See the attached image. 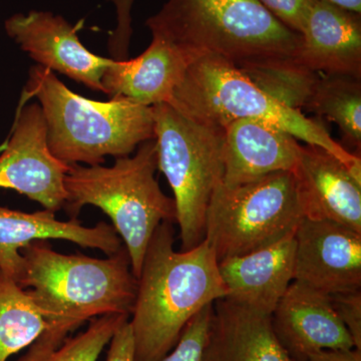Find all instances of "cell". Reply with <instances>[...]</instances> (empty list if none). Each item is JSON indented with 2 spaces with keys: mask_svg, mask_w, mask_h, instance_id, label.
<instances>
[{
  "mask_svg": "<svg viewBox=\"0 0 361 361\" xmlns=\"http://www.w3.org/2000/svg\"><path fill=\"white\" fill-rule=\"evenodd\" d=\"M37 99L44 113L52 155L68 166L101 165L106 156H129L155 139L153 108L127 97L97 102L75 94L44 66L30 68L20 108Z\"/></svg>",
  "mask_w": 361,
  "mask_h": 361,
  "instance_id": "277c9868",
  "label": "cell"
},
{
  "mask_svg": "<svg viewBox=\"0 0 361 361\" xmlns=\"http://www.w3.org/2000/svg\"><path fill=\"white\" fill-rule=\"evenodd\" d=\"M306 110L336 123L348 144L360 152L361 78L319 75Z\"/></svg>",
  "mask_w": 361,
  "mask_h": 361,
  "instance_id": "ffe728a7",
  "label": "cell"
},
{
  "mask_svg": "<svg viewBox=\"0 0 361 361\" xmlns=\"http://www.w3.org/2000/svg\"><path fill=\"white\" fill-rule=\"evenodd\" d=\"M295 240L294 281L327 295L360 290L361 233L304 218Z\"/></svg>",
  "mask_w": 361,
  "mask_h": 361,
  "instance_id": "8fae6325",
  "label": "cell"
},
{
  "mask_svg": "<svg viewBox=\"0 0 361 361\" xmlns=\"http://www.w3.org/2000/svg\"><path fill=\"white\" fill-rule=\"evenodd\" d=\"M70 167L49 148L39 104L18 109L11 137L0 154V188L14 190L56 213L66 205L65 180Z\"/></svg>",
  "mask_w": 361,
  "mask_h": 361,
  "instance_id": "9c48e42d",
  "label": "cell"
},
{
  "mask_svg": "<svg viewBox=\"0 0 361 361\" xmlns=\"http://www.w3.org/2000/svg\"><path fill=\"white\" fill-rule=\"evenodd\" d=\"M116 7V26L111 33L109 49L113 59L123 61L127 59L130 37H132V6L134 0H106Z\"/></svg>",
  "mask_w": 361,
  "mask_h": 361,
  "instance_id": "4316f807",
  "label": "cell"
},
{
  "mask_svg": "<svg viewBox=\"0 0 361 361\" xmlns=\"http://www.w3.org/2000/svg\"><path fill=\"white\" fill-rule=\"evenodd\" d=\"M129 317L128 314H109L94 318L84 332L68 337L58 346L37 338L18 361H97L116 330Z\"/></svg>",
  "mask_w": 361,
  "mask_h": 361,
  "instance_id": "7402d4cb",
  "label": "cell"
},
{
  "mask_svg": "<svg viewBox=\"0 0 361 361\" xmlns=\"http://www.w3.org/2000/svg\"><path fill=\"white\" fill-rule=\"evenodd\" d=\"M295 232L264 248L220 261L226 298L261 314L272 315L294 281Z\"/></svg>",
  "mask_w": 361,
  "mask_h": 361,
  "instance_id": "9a60e30c",
  "label": "cell"
},
{
  "mask_svg": "<svg viewBox=\"0 0 361 361\" xmlns=\"http://www.w3.org/2000/svg\"><path fill=\"white\" fill-rule=\"evenodd\" d=\"M174 244L173 223L164 222L145 253L130 320L135 361L163 360L197 313L227 297L208 241L180 252Z\"/></svg>",
  "mask_w": 361,
  "mask_h": 361,
  "instance_id": "6da1fadb",
  "label": "cell"
},
{
  "mask_svg": "<svg viewBox=\"0 0 361 361\" xmlns=\"http://www.w3.org/2000/svg\"><path fill=\"white\" fill-rule=\"evenodd\" d=\"M296 137L261 120H239L225 129L223 183L239 185L276 172H292L300 156Z\"/></svg>",
  "mask_w": 361,
  "mask_h": 361,
  "instance_id": "e0dca14e",
  "label": "cell"
},
{
  "mask_svg": "<svg viewBox=\"0 0 361 361\" xmlns=\"http://www.w3.org/2000/svg\"><path fill=\"white\" fill-rule=\"evenodd\" d=\"M259 89L277 102L300 111L306 109L319 73L299 61H286L241 71Z\"/></svg>",
  "mask_w": 361,
  "mask_h": 361,
  "instance_id": "603a6c76",
  "label": "cell"
},
{
  "mask_svg": "<svg viewBox=\"0 0 361 361\" xmlns=\"http://www.w3.org/2000/svg\"><path fill=\"white\" fill-rule=\"evenodd\" d=\"M168 104L195 122L222 130L235 121H265L329 152L361 179L360 156L334 141L319 123L268 96L245 73L217 56L194 59Z\"/></svg>",
  "mask_w": 361,
  "mask_h": 361,
  "instance_id": "8992f818",
  "label": "cell"
},
{
  "mask_svg": "<svg viewBox=\"0 0 361 361\" xmlns=\"http://www.w3.org/2000/svg\"><path fill=\"white\" fill-rule=\"evenodd\" d=\"M47 329L25 289L0 271V361L28 348Z\"/></svg>",
  "mask_w": 361,
  "mask_h": 361,
  "instance_id": "44dd1931",
  "label": "cell"
},
{
  "mask_svg": "<svg viewBox=\"0 0 361 361\" xmlns=\"http://www.w3.org/2000/svg\"><path fill=\"white\" fill-rule=\"evenodd\" d=\"M156 140L142 142L133 157L116 159L111 167L71 165L65 180V208L73 218L87 205L97 207L111 221L129 253L135 278L157 228L176 222L174 199L159 186Z\"/></svg>",
  "mask_w": 361,
  "mask_h": 361,
  "instance_id": "5b68a950",
  "label": "cell"
},
{
  "mask_svg": "<svg viewBox=\"0 0 361 361\" xmlns=\"http://www.w3.org/2000/svg\"><path fill=\"white\" fill-rule=\"evenodd\" d=\"M304 219L292 172H276L214 192L205 240L218 262L271 245L296 231Z\"/></svg>",
  "mask_w": 361,
  "mask_h": 361,
  "instance_id": "ba28073f",
  "label": "cell"
},
{
  "mask_svg": "<svg viewBox=\"0 0 361 361\" xmlns=\"http://www.w3.org/2000/svg\"><path fill=\"white\" fill-rule=\"evenodd\" d=\"M212 317L213 304H210L192 318L175 348L161 361H207Z\"/></svg>",
  "mask_w": 361,
  "mask_h": 361,
  "instance_id": "cb8c5ba5",
  "label": "cell"
},
{
  "mask_svg": "<svg viewBox=\"0 0 361 361\" xmlns=\"http://www.w3.org/2000/svg\"><path fill=\"white\" fill-rule=\"evenodd\" d=\"M190 63L174 45L153 37L148 49L137 58L113 59L102 78L104 92L142 106L168 104Z\"/></svg>",
  "mask_w": 361,
  "mask_h": 361,
  "instance_id": "ac0fdd59",
  "label": "cell"
},
{
  "mask_svg": "<svg viewBox=\"0 0 361 361\" xmlns=\"http://www.w3.org/2000/svg\"><path fill=\"white\" fill-rule=\"evenodd\" d=\"M329 1L342 8L361 14V0H329Z\"/></svg>",
  "mask_w": 361,
  "mask_h": 361,
  "instance_id": "f546056e",
  "label": "cell"
},
{
  "mask_svg": "<svg viewBox=\"0 0 361 361\" xmlns=\"http://www.w3.org/2000/svg\"><path fill=\"white\" fill-rule=\"evenodd\" d=\"M329 297L337 314L353 337L355 348L361 350V290L342 292Z\"/></svg>",
  "mask_w": 361,
  "mask_h": 361,
  "instance_id": "d4e9b609",
  "label": "cell"
},
{
  "mask_svg": "<svg viewBox=\"0 0 361 361\" xmlns=\"http://www.w3.org/2000/svg\"><path fill=\"white\" fill-rule=\"evenodd\" d=\"M299 63L314 73L361 78V16L329 0H314Z\"/></svg>",
  "mask_w": 361,
  "mask_h": 361,
  "instance_id": "2e32d148",
  "label": "cell"
},
{
  "mask_svg": "<svg viewBox=\"0 0 361 361\" xmlns=\"http://www.w3.org/2000/svg\"><path fill=\"white\" fill-rule=\"evenodd\" d=\"M146 25L191 61L209 54L240 71L299 61L302 47L258 0H168Z\"/></svg>",
  "mask_w": 361,
  "mask_h": 361,
  "instance_id": "3957f363",
  "label": "cell"
},
{
  "mask_svg": "<svg viewBox=\"0 0 361 361\" xmlns=\"http://www.w3.org/2000/svg\"><path fill=\"white\" fill-rule=\"evenodd\" d=\"M23 268L18 284L44 318L39 338L61 345L87 320L132 313L137 280L123 246L108 258L66 255L47 242L35 241L20 250Z\"/></svg>",
  "mask_w": 361,
  "mask_h": 361,
  "instance_id": "7a4b0ae2",
  "label": "cell"
},
{
  "mask_svg": "<svg viewBox=\"0 0 361 361\" xmlns=\"http://www.w3.org/2000/svg\"><path fill=\"white\" fill-rule=\"evenodd\" d=\"M61 239L82 248L99 249L106 255L122 248L115 228L101 222L85 227L77 219L59 221L49 210L25 213L0 206V271L18 283L23 268V247L35 241Z\"/></svg>",
  "mask_w": 361,
  "mask_h": 361,
  "instance_id": "5bb4252c",
  "label": "cell"
},
{
  "mask_svg": "<svg viewBox=\"0 0 361 361\" xmlns=\"http://www.w3.org/2000/svg\"><path fill=\"white\" fill-rule=\"evenodd\" d=\"M4 27L37 66L104 92L102 78L113 59L90 52L78 39L77 30L63 16L39 11L16 13L6 21Z\"/></svg>",
  "mask_w": 361,
  "mask_h": 361,
  "instance_id": "30bf717a",
  "label": "cell"
},
{
  "mask_svg": "<svg viewBox=\"0 0 361 361\" xmlns=\"http://www.w3.org/2000/svg\"><path fill=\"white\" fill-rule=\"evenodd\" d=\"M306 361H361V350H324L310 355Z\"/></svg>",
  "mask_w": 361,
  "mask_h": 361,
  "instance_id": "f1b7e54d",
  "label": "cell"
},
{
  "mask_svg": "<svg viewBox=\"0 0 361 361\" xmlns=\"http://www.w3.org/2000/svg\"><path fill=\"white\" fill-rule=\"evenodd\" d=\"M305 219L329 221L361 233V179L320 147H301L292 170Z\"/></svg>",
  "mask_w": 361,
  "mask_h": 361,
  "instance_id": "7c38bea8",
  "label": "cell"
},
{
  "mask_svg": "<svg viewBox=\"0 0 361 361\" xmlns=\"http://www.w3.org/2000/svg\"><path fill=\"white\" fill-rule=\"evenodd\" d=\"M152 108L158 169L174 193L180 250H190L205 239L207 210L224 180L225 130L195 122L167 103Z\"/></svg>",
  "mask_w": 361,
  "mask_h": 361,
  "instance_id": "52a82bcc",
  "label": "cell"
},
{
  "mask_svg": "<svg viewBox=\"0 0 361 361\" xmlns=\"http://www.w3.org/2000/svg\"><path fill=\"white\" fill-rule=\"evenodd\" d=\"M280 23L302 33L306 18L314 0H258Z\"/></svg>",
  "mask_w": 361,
  "mask_h": 361,
  "instance_id": "484cf974",
  "label": "cell"
},
{
  "mask_svg": "<svg viewBox=\"0 0 361 361\" xmlns=\"http://www.w3.org/2000/svg\"><path fill=\"white\" fill-rule=\"evenodd\" d=\"M207 361H295L278 341L271 316L223 298L213 304Z\"/></svg>",
  "mask_w": 361,
  "mask_h": 361,
  "instance_id": "d6986e66",
  "label": "cell"
},
{
  "mask_svg": "<svg viewBox=\"0 0 361 361\" xmlns=\"http://www.w3.org/2000/svg\"><path fill=\"white\" fill-rule=\"evenodd\" d=\"M271 320L278 341L295 361L320 351L355 348L329 295L300 282L289 285Z\"/></svg>",
  "mask_w": 361,
  "mask_h": 361,
  "instance_id": "4fadbf2b",
  "label": "cell"
},
{
  "mask_svg": "<svg viewBox=\"0 0 361 361\" xmlns=\"http://www.w3.org/2000/svg\"><path fill=\"white\" fill-rule=\"evenodd\" d=\"M109 344L106 361H135L134 334L130 319L118 327Z\"/></svg>",
  "mask_w": 361,
  "mask_h": 361,
  "instance_id": "83f0119b",
  "label": "cell"
}]
</instances>
